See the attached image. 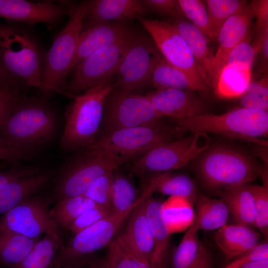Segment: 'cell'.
Wrapping results in <instances>:
<instances>
[{"instance_id": "1", "label": "cell", "mask_w": 268, "mask_h": 268, "mask_svg": "<svg viewBox=\"0 0 268 268\" xmlns=\"http://www.w3.org/2000/svg\"><path fill=\"white\" fill-rule=\"evenodd\" d=\"M195 159V170L201 184L216 192L248 184L265 171L249 154L224 144L209 145Z\"/></svg>"}, {"instance_id": "2", "label": "cell", "mask_w": 268, "mask_h": 268, "mask_svg": "<svg viewBox=\"0 0 268 268\" xmlns=\"http://www.w3.org/2000/svg\"><path fill=\"white\" fill-rule=\"evenodd\" d=\"M57 126L56 114L47 102L26 96L8 113L0 136L18 147L35 153L54 137Z\"/></svg>"}, {"instance_id": "3", "label": "cell", "mask_w": 268, "mask_h": 268, "mask_svg": "<svg viewBox=\"0 0 268 268\" xmlns=\"http://www.w3.org/2000/svg\"><path fill=\"white\" fill-rule=\"evenodd\" d=\"M115 86L113 76L83 92L71 95L73 101L65 113L61 145L67 150L84 149L97 139L104 101Z\"/></svg>"}, {"instance_id": "4", "label": "cell", "mask_w": 268, "mask_h": 268, "mask_svg": "<svg viewBox=\"0 0 268 268\" xmlns=\"http://www.w3.org/2000/svg\"><path fill=\"white\" fill-rule=\"evenodd\" d=\"M162 119L98 137L85 149L133 161L162 144L180 138L185 133L174 121L171 124Z\"/></svg>"}, {"instance_id": "5", "label": "cell", "mask_w": 268, "mask_h": 268, "mask_svg": "<svg viewBox=\"0 0 268 268\" xmlns=\"http://www.w3.org/2000/svg\"><path fill=\"white\" fill-rule=\"evenodd\" d=\"M173 120L185 132L214 133L266 145V142L260 137L268 134V111L240 107L220 115L206 113Z\"/></svg>"}, {"instance_id": "6", "label": "cell", "mask_w": 268, "mask_h": 268, "mask_svg": "<svg viewBox=\"0 0 268 268\" xmlns=\"http://www.w3.org/2000/svg\"><path fill=\"white\" fill-rule=\"evenodd\" d=\"M0 65L26 85L43 90L38 45L29 33L12 22L0 23Z\"/></svg>"}, {"instance_id": "7", "label": "cell", "mask_w": 268, "mask_h": 268, "mask_svg": "<svg viewBox=\"0 0 268 268\" xmlns=\"http://www.w3.org/2000/svg\"><path fill=\"white\" fill-rule=\"evenodd\" d=\"M87 7L88 1H83L69 8L66 26L58 33L45 54L41 72L43 91L63 92L83 28Z\"/></svg>"}, {"instance_id": "8", "label": "cell", "mask_w": 268, "mask_h": 268, "mask_svg": "<svg viewBox=\"0 0 268 268\" xmlns=\"http://www.w3.org/2000/svg\"><path fill=\"white\" fill-rule=\"evenodd\" d=\"M205 133H195L162 144L135 160L125 165L123 169L140 177L170 173L196 159L209 145Z\"/></svg>"}, {"instance_id": "9", "label": "cell", "mask_w": 268, "mask_h": 268, "mask_svg": "<svg viewBox=\"0 0 268 268\" xmlns=\"http://www.w3.org/2000/svg\"><path fill=\"white\" fill-rule=\"evenodd\" d=\"M132 162L129 159L84 149L62 170L54 192L58 200L84 195L98 178Z\"/></svg>"}, {"instance_id": "10", "label": "cell", "mask_w": 268, "mask_h": 268, "mask_svg": "<svg viewBox=\"0 0 268 268\" xmlns=\"http://www.w3.org/2000/svg\"><path fill=\"white\" fill-rule=\"evenodd\" d=\"M142 201L125 211L115 210L110 215L75 234L58 251L49 268H59L73 262L86 263L95 252L109 245L132 211Z\"/></svg>"}, {"instance_id": "11", "label": "cell", "mask_w": 268, "mask_h": 268, "mask_svg": "<svg viewBox=\"0 0 268 268\" xmlns=\"http://www.w3.org/2000/svg\"><path fill=\"white\" fill-rule=\"evenodd\" d=\"M162 118L145 95L113 89L105 99L97 137L121 129L153 123Z\"/></svg>"}, {"instance_id": "12", "label": "cell", "mask_w": 268, "mask_h": 268, "mask_svg": "<svg viewBox=\"0 0 268 268\" xmlns=\"http://www.w3.org/2000/svg\"><path fill=\"white\" fill-rule=\"evenodd\" d=\"M137 19L148 32L165 59L187 76L194 91L202 94H206L209 89L198 71L188 45L175 26L171 22L144 17H139Z\"/></svg>"}, {"instance_id": "13", "label": "cell", "mask_w": 268, "mask_h": 268, "mask_svg": "<svg viewBox=\"0 0 268 268\" xmlns=\"http://www.w3.org/2000/svg\"><path fill=\"white\" fill-rule=\"evenodd\" d=\"M160 55L152 39L137 34L113 75L114 89L141 94L150 82L154 67Z\"/></svg>"}, {"instance_id": "14", "label": "cell", "mask_w": 268, "mask_h": 268, "mask_svg": "<svg viewBox=\"0 0 268 268\" xmlns=\"http://www.w3.org/2000/svg\"><path fill=\"white\" fill-rule=\"evenodd\" d=\"M137 34L131 30L122 38L85 59L72 70L70 93L84 92L112 76Z\"/></svg>"}, {"instance_id": "15", "label": "cell", "mask_w": 268, "mask_h": 268, "mask_svg": "<svg viewBox=\"0 0 268 268\" xmlns=\"http://www.w3.org/2000/svg\"><path fill=\"white\" fill-rule=\"evenodd\" d=\"M52 201L44 196L27 198L1 216L0 229L37 239L48 231H60L50 216Z\"/></svg>"}, {"instance_id": "16", "label": "cell", "mask_w": 268, "mask_h": 268, "mask_svg": "<svg viewBox=\"0 0 268 268\" xmlns=\"http://www.w3.org/2000/svg\"><path fill=\"white\" fill-rule=\"evenodd\" d=\"M144 201L132 211L125 230L116 238L133 258L151 266L154 245Z\"/></svg>"}, {"instance_id": "17", "label": "cell", "mask_w": 268, "mask_h": 268, "mask_svg": "<svg viewBox=\"0 0 268 268\" xmlns=\"http://www.w3.org/2000/svg\"><path fill=\"white\" fill-rule=\"evenodd\" d=\"M193 91L169 88L157 89L145 95L161 117L179 120L206 113L205 104Z\"/></svg>"}, {"instance_id": "18", "label": "cell", "mask_w": 268, "mask_h": 268, "mask_svg": "<svg viewBox=\"0 0 268 268\" xmlns=\"http://www.w3.org/2000/svg\"><path fill=\"white\" fill-rule=\"evenodd\" d=\"M83 28L70 67V71L80 62L107 48L124 37L131 30L124 23L91 21Z\"/></svg>"}, {"instance_id": "19", "label": "cell", "mask_w": 268, "mask_h": 268, "mask_svg": "<svg viewBox=\"0 0 268 268\" xmlns=\"http://www.w3.org/2000/svg\"><path fill=\"white\" fill-rule=\"evenodd\" d=\"M171 23L188 45L203 82L208 89L214 88L217 73L210 40L191 22L183 18H175Z\"/></svg>"}, {"instance_id": "20", "label": "cell", "mask_w": 268, "mask_h": 268, "mask_svg": "<svg viewBox=\"0 0 268 268\" xmlns=\"http://www.w3.org/2000/svg\"><path fill=\"white\" fill-rule=\"evenodd\" d=\"M69 9L51 1L33 2L23 0H0V17L29 24L59 22Z\"/></svg>"}, {"instance_id": "21", "label": "cell", "mask_w": 268, "mask_h": 268, "mask_svg": "<svg viewBox=\"0 0 268 268\" xmlns=\"http://www.w3.org/2000/svg\"><path fill=\"white\" fill-rule=\"evenodd\" d=\"M253 18L250 6L247 3L230 16L221 26L217 37L218 48L214 54L217 75L230 51L250 33Z\"/></svg>"}, {"instance_id": "22", "label": "cell", "mask_w": 268, "mask_h": 268, "mask_svg": "<svg viewBox=\"0 0 268 268\" xmlns=\"http://www.w3.org/2000/svg\"><path fill=\"white\" fill-rule=\"evenodd\" d=\"M261 237L251 226L226 224L215 232L214 240L225 258L231 260L252 250L260 243Z\"/></svg>"}, {"instance_id": "23", "label": "cell", "mask_w": 268, "mask_h": 268, "mask_svg": "<svg viewBox=\"0 0 268 268\" xmlns=\"http://www.w3.org/2000/svg\"><path fill=\"white\" fill-rule=\"evenodd\" d=\"M148 10L139 0H93L88 1L85 18L92 21L114 20L125 24L144 17Z\"/></svg>"}, {"instance_id": "24", "label": "cell", "mask_w": 268, "mask_h": 268, "mask_svg": "<svg viewBox=\"0 0 268 268\" xmlns=\"http://www.w3.org/2000/svg\"><path fill=\"white\" fill-rule=\"evenodd\" d=\"M52 176L50 172L13 180L0 188V215H3L27 198L45 187Z\"/></svg>"}, {"instance_id": "25", "label": "cell", "mask_w": 268, "mask_h": 268, "mask_svg": "<svg viewBox=\"0 0 268 268\" xmlns=\"http://www.w3.org/2000/svg\"><path fill=\"white\" fill-rule=\"evenodd\" d=\"M216 193L226 204L234 223L254 226L255 201L250 185H239Z\"/></svg>"}, {"instance_id": "26", "label": "cell", "mask_w": 268, "mask_h": 268, "mask_svg": "<svg viewBox=\"0 0 268 268\" xmlns=\"http://www.w3.org/2000/svg\"><path fill=\"white\" fill-rule=\"evenodd\" d=\"M161 201L152 195L144 201L145 211L152 233L154 250L152 268H164L170 233L161 212Z\"/></svg>"}, {"instance_id": "27", "label": "cell", "mask_w": 268, "mask_h": 268, "mask_svg": "<svg viewBox=\"0 0 268 268\" xmlns=\"http://www.w3.org/2000/svg\"><path fill=\"white\" fill-rule=\"evenodd\" d=\"M251 78V68L242 65H224L217 75L214 87L220 98H239L245 91Z\"/></svg>"}, {"instance_id": "28", "label": "cell", "mask_w": 268, "mask_h": 268, "mask_svg": "<svg viewBox=\"0 0 268 268\" xmlns=\"http://www.w3.org/2000/svg\"><path fill=\"white\" fill-rule=\"evenodd\" d=\"M39 240L0 229V266L18 268Z\"/></svg>"}, {"instance_id": "29", "label": "cell", "mask_w": 268, "mask_h": 268, "mask_svg": "<svg viewBox=\"0 0 268 268\" xmlns=\"http://www.w3.org/2000/svg\"><path fill=\"white\" fill-rule=\"evenodd\" d=\"M157 179L153 178L142 195L137 197L136 190L132 183L121 173H112V206L115 210L125 211L144 201L154 193Z\"/></svg>"}, {"instance_id": "30", "label": "cell", "mask_w": 268, "mask_h": 268, "mask_svg": "<svg viewBox=\"0 0 268 268\" xmlns=\"http://www.w3.org/2000/svg\"><path fill=\"white\" fill-rule=\"evenodd\" d=\"M161 212L170 234L187 229L196 217L193 204L178 196H171L162 202Z\"/></svg>"}, {"instance_id": "31", "label": "cell", "mask_w": 268, "mask_h": 268, "mask_svg": "<svg viewBox=\"0 0 268 268\" xmlns=\"http://www.w3.org/2000/svg\"><path fill=\"white\" fill-rule=\"evenodd\" d=\"M98 206L100 205L84 195L66 198L58 200L50 210V216L61 231H66L84 211Z\"/></svg>"}, {"instance_id": "32", "label": "cell", "mask_w": 268, "mask_h": 268, "mask_svg": "<svg viewBox=\"0 0 268 268\" xmlns=\"http://www.w3.org/2000/svg\"><path fill=\"white\" fill-rule=\"evenodd\" d=\"M64 244L61 231H48L39 240L18 268H49Z\"/></svg>"}, {"instance_id": "33", "label": "cell", "mask_w": 268, "mask_h": 268, "mask_svg": "<svg viewBox=\"0 0 268 268\" xmlns=\"http://www.w3.org/2000/svg\"><path fill=\"white\" fill-rule=\"evenodd\" d=\"M196 219L199 230L218 229L227 224L229 211L221 199H212L202 194L197 195Z\"/></svg>"}, {"instance_id": "34", "label": "cell", "mask_w": 268, "mask_h": 268, "mask_svg": "<svg viewBox=\"0 0 268 268\" xmlns=\"http://www.w3.org/2000/svg\"><path fill=\"white\" fill-rule=\"evenodd\" d=\"M150 82L157 89L172 88L194 91L187 76L169 64L161 54L154 67Z\"/></svg>"}, {"instance_id": "35", "label": "cell", "mask_w": 268, "mask_h": 268, "mask_svg": "<svg viewBox=\"0 0 268 268\" xmlns=\"http://www.w3.org/2000/svg\"><path fill=\"white\" fill-rule=\"evenodd\" d=\"M165 173L157 176L154 192L171 196H178L188 200L192 204L197 197V189L194 180L184 174Z\"/></svg>"}, {"instance_id": "36", "label": "cell", "mask_w": 268, "mask_h": 268, "mask_svg": "<svg viewBox=\"0 0 268 268\" xmlns=\"http://www.w3.org/2000/svg\"><path fill=\"white\" fill-rule=\"evenodd\" d=\"M198 223L196 218L187 229L173 257L174 268H193L198 259L201 243L199 240Z\"/></svg>"}, {"instance_id": "37", "label": "cell", "mask_w": 268, "mask_h": 268, "mask_svg": "<svg viewBox=\"0 0 268 268\" xmlns=\"http://www.w3.org/2000/svg\"><path fill=\"white\" fill-rule=\"evenodd\" d=\"M210 28L214 39L217 38L225 21L247 2L239 0H207L205 1Z\"/></svg>"}, {"instance_id": "38", "label": "cell", "mask_w": 268, "mask_h": 268, "mask_svg": "<svg viewBox=\"0 0 268 268\" xmlns=\"http://www.w3.org/2000/svg\"><path fill=\"white\" fill-rule=\"evenodd\" d=\"M242 107L253 110L268 111V77L251 81L244 92L239 97Z\"/></svg>"}, {"instance_id": "39", "label": "cell", "mask_w": 268, "mask_h": 268, "mask_svg": "<svg viewBox=\"0 0 268 268\" xmlns=\"http://www.w3.org/2000/svg\"><path fill=\"white\" fill-rule=\"evenodd\" d=\"M178 2L184 16L191 21L210 41L214 40L204 2L200 0H178Z\"/></svg>"}, {"instance_id": "40", "label": "cell", "mask_w": 268, "mask_h": 268, "mask_svg": "<svg viewBox=\"0 0 268 268\" xmlns=\"http://www.w3.org/2000/svg\"><path fill=\"white\" fill-rule=\"evenodd\" d=\"M263 185H250V188L254 198L255 220L254 226L268 238V186L266 174Z\"/></svg>"}, {"instance_id": "41", "label": "cell", "mask_w": 268, "mask_h": 268, "mask_svg": "<svg viewBox=\"0 0 268 268\" xmlns=\"http://www.w3.org/2000/svg\"><path fill=\"white\" fill-rule=\"evenodd\" d=\"M111 268H152L131 256L115 238L109 244L106 258Z\"/></svg>"}, {"instance_id": "42", "label": "cell", "mask_w": 268, "mask_h": 268, "mask_svg": "<svg viewBox=\"0 0 268 268\" xmlns=\"http://www.w3.org/2000/svg\"><path fill=\"white\" fill-rule=\"evenodd\" d=\"M112 173L98 178L84 195L100 205H112Z\"/></svg>"}, {"instance_id": "43", "label": "cell", "mask_w": 268, "mask_h": 268, "mask_svg": "<svg viewBox=\"0 0 268 268\" xmlns=\"http://www.w3.org/2000/svg\"><path fill=\"white\" fill-rule=\"evenodd\" d=\"M257 54L256 49L251 42L249 33L243 40L230 51L224 65L239 64L251 68Z\"/></svg>"}, {"instance_id": "44", "label": "cell", "mask_w": 268, "mask_h": 268, "mask_svg": "<svg viewBox=\"0 0 268 268\" xmlns=\"http://www.w3.org/2000/svg\"><path fill=\"white\" fill-rule=\"evenodd\" d=\"M115 211L112 205H100L90 208L76 218L68 230L75 234L110 215Z\"/></svg>"}, {"instance_id": "45", "label": "cell", "mask_w": 268, "mask_h": 268, "mask_svg": "<svg viewBox=\"0 0 268 268\" xmlns=\"http://www.w3.org/2000/svg\"><path fill=\"white\" fill-rule=\"evenodd\" d=\"M26 97L21 89L0 84V130L10 111Z\"/></svg>"}, {"instance_id": "46", "label": "cell", "mask_w": 268, "mask_h": 268, "mask_svg": "<svg viewBox=\"0 0 268 268\" xmlns=\"http://www.w3.org/2000/svg\"><path fill=\"white\" fill-rule=\"evenodd\" d=\"M34 154L14 145L0 136V161L18 164L19 161L29 159Z\"/></svg>"}, {"instance_id": "47", "label": "cell", "mask_w": 268, "mask_h": 268, "mask_svg": "<svg viewBox=\"0 0 268 268\" xmlns=\"http://www.w3.org/2000/svg\"><path fill=\"white\" fill-rule=\"evenodd\" d=\"M149 10L161 15H170L175 18H183V13L178 0H142Z\"/></svg>"}, {"instance_id": "48", "label": "cell", "mask_w": 268, "mask_h": 268, "mask_svg": "<svg viewBox=\"0 0 268 268\" xmlns=\"http://www.w3.org/2000/svg\"><path fill=\"white\" fill-rule=\"evenodd\" d=\"M44 171L36 166L13 165L0 169V188L8 182Z\"/></svg>"}, {"instance_id": "49", "label": "cell", "mask_w": 268, "mask_h": 268, "mask_svg": "<svg viewBox=\"0 0 268 268\" xmlns=\"http://www.w3.org/2000/svg\"><path fill=\"white\" fill-rule=\"evenodd\" d=\"M249 5L256 19L257 29L268 26V0H253Z\"/></svg>"}, {"instance_id": "50", "label": "cell", "mask_w": 268, "mask_h": 268, "mask_svg": "<svg viewBox=\"0 0 268 268\" xmlns=\"http://www.w3.org/2000/svg\"><path fill=\"white\" fill-rule=\"evenodd\" d=\"M256 39L253 44L258 54H260L263 63L267 65L268 59V26L257 29Z\"/></svg>"}, {"instance_id": "51", "label": "cell", "mask_w": 268, "mask_h": 268, "mask_svg": "<svg viewBox=\"0 0 268 268\" xmlns=\"http://www.w3.org/2000/svg\"><path fill=\"white\" fill-rule=\"evenodd\" d=\"M0 84L10 86L19 89H21L24 84L25 85L22 81L9 74L0 65Z\"/></svg>"}, {"instance_id": "52", "label": "cell", "mask_w": 268, "mask_h": 268, "mask_svg": "<svg viewBox=\"0 0 268 268\" xmlns=\"http://www.w3.org/2000/svg\"><path fill=\"white\" fill-rule=\"evenodd\" d=\"M210 263L209 253L205 246L201 243L198 259L193 268H210Z\"/></svg>"}, {"instance_id": "53", "label": "cell", "mask_w": 268, "mask_h": 268, "mask_svg": "<svg viewBox=\"0 0 268 268\" xmlns=\"http://www.w3.org/2000/svg\"><path fill=\"white\" fill-rule=\"evenodd\" d=\"M85 266L88 268H111L106 259L95 258L93 256L90 257Z\"/></svg>"}, {"instance_id": "54", "label": "cell", "mask_w": 268, "mask_h": 268, "mask_svg": "<svg viewBox=\"0 0 268 268\" xmlns=\"http://www.w3.org/2000/svg\"><path fill=\"white\" fill-rule=\"evenodd\" d=\"M239 268H268V258L248 261Z\"/></svg>"}, {"instance_id": "55", "label": "cell", "mask_w": 268, "mask_h": 268, "mask_svg": "<svg viewBox=\"0 0 268 268\" xmlns=\"http://www.w3.org/2000/svg\"><path fill=\"white\" fill-rule=\"evenodd\" d=\"M85 266L84 263L81 262H73L66 264L59 268H80Z\"/></svg>"}, {"instance_id": "56", "label": "cell", "mask_w": 268, "mask_h": 268, "mask_svg": "<svg viewBox=\"0 0 268 268\" xmlns=\"http://www.w3.org/2000/svg\"><path fill=\"white\" fill-rule=\"evenodd\" d=\"M9 165L6 162L0 163V169L7 167Z\"/></svg>"}, {"instance_id": "57", "label": "cell", "mask_w": 268, "mask_h": 268, "mask_svg": "<svg viewBox=\"0 0 268 268\" xmlns=\"http://www.w3.org/2000/svg\"><path fill=\"white\" fill-rule=\"evenodd\" d=\"M0 268H3V267L0 266Z\"/></svg>"}]
</instances>
